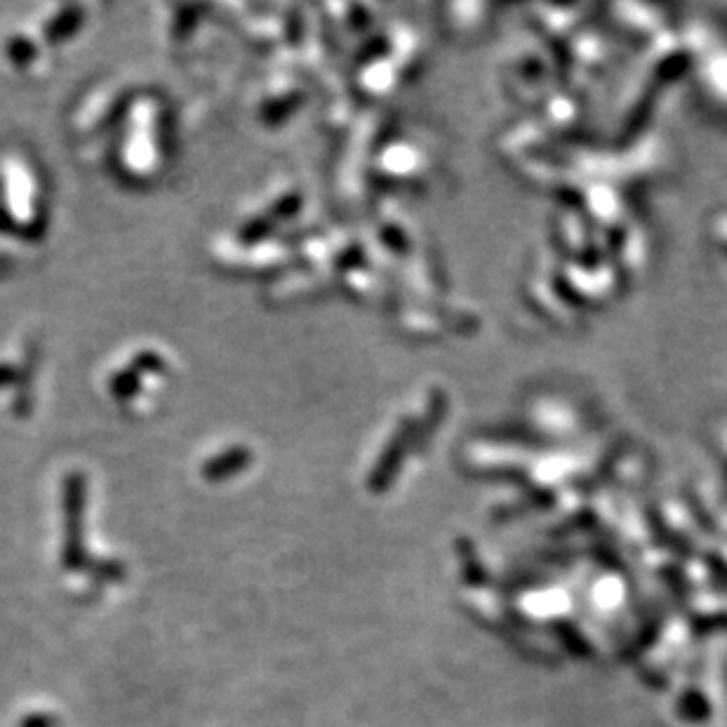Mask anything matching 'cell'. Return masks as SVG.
<instances>
[{
    "label": "cell",
    "instance_id": "cell-4",
    "mask_svg": "<svg viewBox=\"0 0 727 727\" xmlns=\"http://www.w3.org/2000/svg\"><path fill=\"white\" fill-rule=\"evenodd\" d=\"M22 727H57V720L48 713H31L22 720Z\"/></svg>",
    "mask_w": 727,
    "mask_h": 727
},
{
    "label": "cell",
    "instance_id": "cell-1",
    "mask_svg": "<svg viewBox=\"0 0 727 727\" xmlns=\"http://www.w3.org/2000/svg\"><path fill=\"white\" fill-rule=\"evenodd\" d=\"M83 506H85V478L71 473L64 483V553L62 563L66 570L80 572L92 570V560L83 549Z\"/></svg>",
    "mask_w": 727,
    "mask_h": 727
},
{
    "label": "cell",
    "instance_id": "cell-2",
    "mask_svg": "<svg viewBox=\"0 0 727 727\" xmlns=\"http://www.w3.org/2000/svg\"><path fill=\"white\" fill-rule=\"evenodd\" d=\"M250 462V452L243 450V448H233L229 452H224V455H219L215 459H210L208 464H205L203 469V476L208 480H226L231 476H236V473L240 469H245Z\"/></svg>",
    "mask_w": 727,
    "mask_h": 727
},
{
    "label": "cell",
    "instance_id": "cell-3",
    "mask_svg": "<svg viewBox=\"0 0 727 727\" xmlns=\"http://www.w3.org/2000/svg\"><path fill=\"white\" fill-rule=\"evenodd\" d=\"M78 24H80V10L69 8V10H64L57 19H52V24L48 26V36H50V40H59V38L69 36L71 31H76Z\"/></svg>",
    "mask_w": 727,
    "mask_h": 727
}]
</instances>
